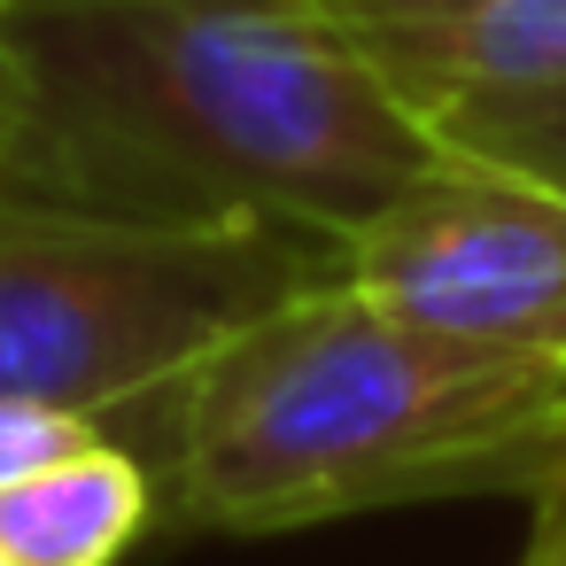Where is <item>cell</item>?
I'll list each match as a JSON object with an SVG mask.
<instances>
[{"instance_id":"obj_1","label":"cell","mask_w":566,"mask_h":566,"mask_svg":"<svg viewBox=\"0 0 566 566\" xmlns=\"http://www.w3.org/2000/svg\"><path fill=\"white\" fill-rule=\"evenodd\" d=\"M0 210L365 233L442 148L280 0H0Z\"/></svg>"},{"instance_id":"obj_4","label":"cell","mask_w":566,"mask_h":566,"mask_svg":"<svg viewBox=\"0 0 566 566\" xmlns=\"http://www.w3.org/2000/svg\"><path fill=\"white\" fill-rule=\"evenodd\" d=\"M342 287L403 326L566 365V195L434 156L342 241Z\"/></svg>"},{"instance_id":"obj_5","label":"cell","mask_w":566,"mask_h":566,"mask_svg":"<svg viewBox=\"0 0 566 566\" xmlns=\"http://www.w3.org/2000/svg\"><path fill=\"white\" fill-rule=\"evenodd\" d=\"M342 40L419 125L566 78V0H280Z\"/></svg>"},{"instance_id":"obj_3","label":"cell","mask_w":566,"mask_h":566,"mask_svg":"<svg viewBox=\"0 0 566 566\" xmlns=\"http://www.w3.org/2000/svg\"><path fill=\"white\" fill-rule=\"evenodd\" d=\"M326 280H342V249L287 226L0 210V396L109 419Z\"/></svg>"},{"instance_id":"obj_2","label":"cell","mask_w":566,"mask_h":566,"mask_svg":"<svg viewBox=\"0 0 566 566\" xmlns=\"http://www.w3.org/2000/svg\"><path fill=\"white\" fill-rule=\"evenodd\" d=\"M156 520L280 535L380 504L543 489L566 450V365L388 318L342 280L140 396Z\"/></svg>"},{"instance_id":"obj_7","label":"cell","mask_w":566,"mask_h":566,"mask_svg":"<svg viewBox=\"0 0 566 566\" xmlns=\"http://www.w3.org/2000/svg\"><path fill=\"white\" fill-rule=\"evenodd\" d=\"M427 133H434L442 156H465V164H489V171H512V179H535V187L566 195V78L535 86V94L450 109Z\"/></svg>"},{"instance_id":"obj_8","label":"cell","mask_w":566,"mask_h":566,"mask_svg":"<svg viewBox=\"0 0 566 566\" xmlns=\"http://www.w3.org/2000/svg\"><path fill=\"white\" fill-rule=\"evenodd\" d=\"M109 419H86V411H55V403H32V396H0V489H17L63 458H78L86 442H102Z\"/></svg>"},{"instance_id":"obj_6","label":"cell","mask_w":566,"mask_h":566,"mask_svg":"<svg viewBox=\"0 0 566 566\" xmlns=\"http://www.w3.org/2000/svg\"><path fill=\"white\" fill-rule=\"evenodd\" d=\"M156 520V481L125 442H86L78 458L0 489V558L9 566H117Z\"/></svg>"},{"instance_id":"obj_9","label":"cell","mask_w":566,"mask_h":566,"mask_svg":"<svg viewBox=\"0 0 566 566\" xmlns=\"http://www.w3.org/2000/svg\"><path fill=\"white\" fill-rule=\"evenodd\" d=\"M520 566H566V450L535 489V527H527V558Z\"/></svg>"},{"instance_id":"obj_11","label":"cell","mask_w":566,"mask_h":566,"mask_svg":"<svg viewBox=\"0 0 566 566\" xmlns=\"http://www.w3.org/2000/svg\"><path fill=\"white\" fill-rule=\"evenodd\" d=\"M0 566H9V558H0Z\"/></svg>"},{"instance_id":"obj_10","label":"cell","mask_w":566,"mask_h":566,"mask_svg":"<svg viewBox=\"0 0 566 566\" xmlns=\"http://www.w3.org/2000/svg\"><path fill=\"white\" fill-rule=\"evenodd\" d=\"M9 125H17V109H9V71H0V156H9Z\"/></svg>"}]
</instances>
